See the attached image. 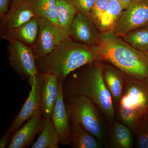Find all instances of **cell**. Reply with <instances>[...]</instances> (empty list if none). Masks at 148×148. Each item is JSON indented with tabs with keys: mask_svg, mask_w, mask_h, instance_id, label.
<instances>
[{
	"mask_svg": "<svg viewBox=\"0 0 148 148\" xmlns=\"http://www.w3.org/2000/svg\"><path fill=\"white\" fill-rule=\"evenodd\" d=\"M96 61L110 63L126 76L148 78V57L127 43L113 31L101 32L97 42L90 46Z\"/></svg>",
	"mask_w": 148,
	"mask_h": 148,
	"instance_id": "obj_1",
	"label": "cell"
},
{
	"mask_svg": "<svg viewBox=\"0 0 148 148\" xmlns=\"http://www.w3.org/2000/svg\"><path fill=\"white\" fill-rule=\"evenodd\" d=\"M96 61L88 65L81 73L66 79L63 83L64 99L79 95L86 96L112 124L115 115L113 101L103 81V64Z\"/></svg>",
	"mask_w": 148,
	"mask_h": 148,
	"instance_id": "obj_2",
	"label": "cell"
},
{
	"mask_svg": "<svg viewBox=\"0 0 148 148\" xmlns=\"http://www.w3.org/2000/svg\"><path fill=\"white\" fill-rule=\"evenodd\" d=\"M96 60L90 46L69 37L50 53L36 61L39 73L53 75L64 83L72 72Z\"/></svg>",
	"mask_w": 148,
	"mask_h": 148,
	"instance_id": "obj_3",
	"label": "cell"
},
{
	"mask_svg": "<svg viewBox=\"0 0 148 148\" xmlns=\"http://www.w3.org/2000/svg\"><path fill=\"white\" fill-rule=\"evenodd\" d=\"M125 79L118 115L123 123L134 130L138 122L148 114V78L137 79L125 75Z\"/></svg>",
	"mask_w": 148,
	"mask_h": 148,
	"instance_id": "obj_4",
	"label": "cell"
},
{
	"mask_svg": "<svg viewBox=\"0 0 148 148\" xmlns=\"http://www.w3.org/2000/svg\"><path fill=\"white\" fill-rule=\"evenodd\" d=\"M70 123H76L102 143L106 141V127L98 108L86 96L79 95L66 99Z\"/></svg>",
	"mask_w": 148,
	"mask_h": 148,
	"instance_id": "obj_5",
	"label": "cell"
},
{
	"mask_svg": "<svg viewBox=\"0 0 148 148\" xmlns=\"http://www.w3.org/2000/svg\"><path fill=\"white\" fill-rule=\"evenodd\" d=\"M8 58L11 67L23 79L39 73L36 58L31 47L17 40L8 41Z\"/></svg>",
	"mask_w": 148,
	"mask_h": 148,
	"instance_id": "obj_6",
	"label": "cell"
},
{
	"mask_svg": "<svg viewBox=\"0 0 148 148\" xmlns=\"http://www.w3.org/2000/svg\"><path fill=\"white\" fill-rule=\"evenodd\" d=\"M39 31L36 42L32 47L37 59L47 55L70 37L68 30L43 18H38Z\"/></svg>",
	"mask_w": 148,
	"mask_h": 148,
	"instance_id": "obj_7",
	"label": "cell"
},
{
	"mask_svg": "<svg viewBox=\"0 0 148 148\" xmlns=\"http://www.w3.org/2000/svg\"><path fill=\"white\" fill-rule=\"evenodd\" d=\"M43 80V75L39 73L29 79L31 86L29 96L18 114L11 123L8 129L14 133L25 122L34 117H42L41 111V88Z\"/></svg>",
	"mask_w": 148,
	"mask_h": 148,
	"instance_id": "obj_8",
	"label": "cell"
},
{
	"mask_svg": "<svg viewBox=\"0 0 148 148\" xmlns=\"http://www.w3.org/2000/svg\"><path fill=\"white\" fill-rule=\"evenodd\" d=\"M148 26V0H132L122 12L113 32L120 36Z\"/></svg>",
	"mask_w": 148,
	"mask_h": 148,
	"instance_id": "obj_9",
	"label": "cell"
},
{
	"mask_svg": "<svg viewBox=\"0 0 148 148\" xmlns=\"http://www.w3.org/2000/svg\"><path fill=\"white\" fill-rule=\"evenodd\" d=\"M70 37L74 40L91 46L97 42L99 29L91 18L77 12L69 30Z\"/></svg>",
	"mask_w": 148,
	"mask_h": 148,
	"instance_id": "obj_10",
	"label": "cell"
},
{
	"mask_svg": "<svg viewBox=\"0 0 148 148\" xmlns=\"http://www.w3.org/2000/svg\"><path fill=\"white\" fill-rule=\"evenodd\" d=\"M64 101L63 83L61 81L59 94L52 111L51 120L59 137L60 144L70 145L71 144V123Z\"/></svg>",
	"mask_w": 148,
	"mask_h": 148,
	"instance_id": "obj_11",
	"label": "cell"
},
{
	"mask_svg": "<svg viewBox=\"0 0 148 148\" xmlns=\"http://www.w3.org/2000/svg\"><path fill=\"white\" fill-rule=\"evenodd\" d=\"M42 74L43 80L41 88L42 114L45 119H51L59 94L61 81L53 75Z\"/></svg>",
	"mask_w": 148,
	"mask_h": 148,
	"instance_id": "obj_12",
	"label": "cell"
},
{
	"mask_svg": "<svg viewBox=\"0 0 148 148\" xmlns=\"http://www.w3.org/2000/svg\"><path fill=\"white\" fill-rule=\"evenodd\" d=\"M43 117H34L27 121L14 132L8 148H24L32 145L35 136L39 133L44 123Z\"/></svg>",
	"mask_w": 148,
	"mask_h": 148,
	"instance_id": "obj_13",
	"label": "cell"
},
{
	"mask_svg": "<svg viewBox=\"0 0 148 148\" xmlns=\"http://www.w3.org/2000/svg\"><path fill=\"white\" fill-rule=\"evenodd\" d=\"M35 17L29 3L10 7L8 13L1 18V34L17 29Z\"/></svg>",
	"mask_w": 148,
	"mask_h": 148,
	"instance_id": "obj_14",
	"label": "cell"
},
{
	"mask_svg": "<svg viewBox=\"0 0 148 148\" xmlns=\"http://www.w3.org/2000/svg\"><path fill=\"white\" fill-rule=\"evenodd\" d=\"M102 64L104 83L110 93L114 104H119L124 92L125 75L114 66Z\"/></svg>",
	"mask_w": 148,
	"mask_h": 148,
	"instance_id": "obj_15",
	"label": "cell"
},
{
	"mask_svg": "<svg viewBox=\"0 0 148 148\" xmlns=\"http://www.w3.org/2000/svg\"><path fill=\"white\" fill-rule=\"evenodd\" d=\"M39 31L38 18L34 17L21 27L1 34V38L9 41L17 40L29 47H33Z\"/></svg>",
	"mask_w": 148,
	"mask_h": 148,
	"instance_id": "obj_16",
	"label": "cell"
},
{
	"mask_svg": "<svg viewBox=\"0 0 148 148\" xmlns=\"http://www.w3.org/2000/svg\"><path fill=\"white\" fill-rule=\"evenodd\" d=\"M70 135L74 148L102 147L103 143L100 140L76 123H71Z\"/></svg>",
	"mask_w": 148,
	"mask_h": 148,
	"instance_id": "obj_17",
	"label": "cell"
},
{
	"mask_svg": "<svg viewBox=\"0 0 148 148\" xmlns=\"http://www.w3.org/2000/svg\"><path fill=\"white\" fill-rule=\"evenodd\" d=\"M111 147L116 148H131L133 138L130 128L123 123L114 121L109 137Z\"/></svg>",
	"mask_w": 148,
	"mask_h": 148,
	"instance_id": "obj_18",
	"label": "cell"
},
{
	"mask_svg": "<svg viewBox=\"0 0 148 148\" xmlns=\"http://www.w3.org/2000/svg\"><path fill=\"white\" fill-rule=\"evenodd\" d=\"M29 4L35 17L46 19L58 26L56 0H30Z\"/></svg>",
	"mask_w": 148,
	"mask_h": 148,
	"instance_id": "obj_19",
	"label": "cell"
},
{
	"mask_svg": "<svg viewBox=\"0 0 148 148\" xmlns=\"http://www.w3.org/2000/svg\"><path fill=\"white\" fill-rule=\"evenodd\" d=\"M124 8L119 0H110L98 27L100 32L113 31Z\"/></svg>",
	"mask_w": 148,
	"mask_h": 148,
	"instance_id": "obj_20",
	"label": "cell"
},
{
	"mask_svg": "<svg viewBox=\"0 0 148 148\" xmlns=\"http://www.w3.org/2000/svg\"><path fill=\"white\" fill-rule=\"evenodd\" d=\"M38 138L32 148H58L60 139L50 119H45Z\"/></svg>",
	"mask_w": 148,
	"mask_h": 148,
	"instance_id": "obj_21",
	"label": "cell"
},
{
	"mask_svg": "<svg viewBox=\"0 0 148 148\" xmlns=\"http://www.w3.org/2000/svg\"><path fill=\"white\" fill-rule=\"evenodd\" d=\"M56 2L58 26L69 31L77 11L72 0H56Z\"/></svg>",
	"mask_w": 148,
	"mask_h": 148,
	"instance_id": "obj_22",
	"label": "cell"
},
{
	"mask_svg": "<svg viewBox=\"0 0 148 148\" xmlns=\"http://www.w3.org/2000/svg\"><path fill=\"white\" fill-rule=\"evenodd\" d=\"M121 37L136 49L148 52V26L135 29Z\"/></svg>",
	"mask_w": 148,
	"mask_h": 148,
	"instance_id": "obj_23",
	"label": "cell"
},
{
	"mask_svg": "<svg viewBox=\"0 0 148 148\" xmlns=\"http://www.w3.org/2000/svg\"><path fill=\"white\" fill-rule=\"evenodd\" d=\"M134 131L137 134L138 147L148 148V114L138 122Z\"/></svg>",
	"mask_w": 148,
	"mask_h": 148,
	"instance_id": "obj_24",
	"label": "cell"
},
{
	"mask_svg": "<svg viewBox=\"0 0 148 148\" xmlns=\"http://www.w3.org/2000/svg\"><path fill=\"white\" fill-rule=\"evenodd\" d=\"M110 0H96L91 12V19L97 28L100 25L102 16L106 12Z\"/></svg>",
	"mask_w": 148,
	"mask_h": 148,
	"instance_id": "obj_25",
	"label": "cell"
},
{
	"mask_svg": "<svg viewBox=\"0 0 148 148\" xmlns=\"http://www.w3.org/2000/svg\"><path fill=\"white\" fill-rule=\"evenodd\" d=\"M96 0H72L77 12L91 18V12Z\"/></svg>",
	"mask_w": 148,
	"mask_h": 148,
	"instance_id": "obj_26",
	"label": "cell"
},
{
	"mask_svg": "<svg viewBox=\"0 0 148 148\" xmlns=\"http://www.w3.org/2000/svg\"><path fill=\"white\" fill-rule=\"evenodd\" d=\"M12 133V132L9 130L8 129L5 131L0 140V148H8L11 140Z\"/></svg>",
	"mask_w": 148,
	"mask_h": 148,
	"instance_id": "obj_27",
	"label": "cell"
},
{
	"mask_svg": "<svg viewBox=\"0 0 148 148\" xmlns=\"http://www.w3.org/2000/svg\"><path fill=\"white\" fill-rule=\"evenodd\" d=\"M11 0H0V18H2L9 10Z\"/></svg>",
	"mask_w": 148,
	"mask_h": 148,
	"instance_id": "obj_28",
	"label": "cell"
},
{
	"mask_svg": "<svg viewBox=\"0 0 148 148\" xmlns=\"http://www.w3.org/2000/svg\"><path fill=\"white\" fill-rule=\"evenodd\" d=\"M30 0H11L10 7L21 4L29 3Z\"/></svg>",
	"mask_w": 148,
	"mask_h": 148,
	"instance_id": "obj_29",
	"label": "cell"
},
{
	"mask_svg": "<svg viewBox=\"0 0 148 148\" xmlns=\"http://www.w3.org/2000/svg\"><path fill=\"white\" fill-rule=\"evenodd\" d=\"M119 1L121 3L124 10L127 8V5H129L130 3L131 2L132 0H119Z\"/></svg>",
	"mask_w": 148,
	"mask_h": 148,
	"instance_id": "obj_30",
	"label": "cell"
},
{
	"mask_svg": "<svg viewBox=\"0 0 148 148\" xmlns=\"http://www.w3.org/2000/svg\"><path fill=\"white\" fill-rule=\"evenodd\" d=\"M145 52L146 54H147V56L148 57V52Z\"/></svg>",
	"mask_w": 148,
	"mask_h": 148,
	"instance_id": "obj_31",
	"label": "cell"
}]
</instances>
